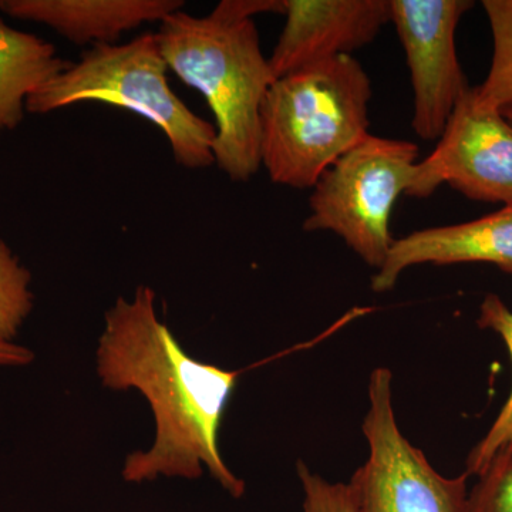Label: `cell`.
I'll return each instance as SVG.
<instances>
[{
  "mask_svg": "<svg viewBox=\"0 0 512 512\" xmlns=\"http://www.w3.org/2000/svg\"><path fill=\"white\" fill-rule=\"evenodd\" d=\"M156 299L147 285L131 298L121 296L104 315L97 342L101 386L143 394L156 424L153 444L128 454L121 477L133 484L161 477L192 481L207 470L231 497L241 498L245 483L220 450L221 421L239 372L188 355L158 318Z\"/></svg>",
  "mask_w": 512,
  "mask_h": 512,
  "instance_id": "cell-1",
  "label": "cell"
},
{
  "mask_svg": "<svg viewBox=\"0 0 512 512\" xmlns=\"http://www.w3.org/2000/svg\"><path fill=\"white\" fill-rule=\"evenodd\" d=\"M156 39L168 69L214 114V164L232 181L251 180L261 168V107L276 80L254 19L178 10L160 23Z\"/></svg>",
  "mask_w": 512,
  "mask_h": 512,
  "instance_id": "cell-2",
  "label": "cell"
},
{
  "mask_svg": "<svg viewBox=\"0 0 512 512\" xmlns=\"http://www.w3.org/2000/svg\"><path fill=\"white\" fill-rule=\"evenodd\" d=\"M370 99L372 83L353 56L276 79L261 107V167L272 183L312 190L369 134Z\"/></svg>",
  "mask_w": 512,
  "mask_h": 512,
  "instance_id": "cell-3",
  "label": "cell"
},
{
  "mask_svg": "<svg viewBox=\"0 0 512 512\" xmlns=\"http://www.w3.org/2000/svg\"><path fill=\"white\" fill-rule=\"evenodd\" d=\"M156 33L124 45H97L29 97L26 111L46 114L96 101L130 110L163 131L175 161L188 170L214 164V124L190 110L168 83Z\"/></svg>",
  "mask_w": 512,
  "mask_h": 512,
  "instance_id": "cell-4",
  "label": "cell"
},
{
  "mask_svg": "<svg viewBox=\"0 0 512 512\" xmlns=\"http://www.w3.org/2000/svg\"><path fill=\"white\" fill-rule=\"evenodd\" d=\"M419 147L367 134L313 185L306 232L330 231L379 271L393 247L390 217L416 175Z\"/></svg>",
  "mask_w": 512,
  "mask_h": 512,
  "instance_id": "cell-5",
  "label": "cell"
},
{
  "mask_svg": "<svg viewBox=\"0 0 512 512\" xmlns=\"http://www.w3.org/2000/svg\"><path fill=\"white\" fill-rule=\"evenodd\" d=\"M369 400L363 433L370 454L348 484L357 512H468L470 476H441L399 430L389 369L373 370Z\"/></svg>",
  "mask_w": 512,
  "mask_h": 512,
  "instance_id": "cell-6",
  "label": "cell"
},
{
  "mask_svg": "<svg viewBox=\"0 0 512 512\" xmlns=\"http://www.w3.org/2000/svg\"><path fill=\"white\" fill-rule=\"evenodd\" d=\"M448 184L473 201L512 204V124L477 99L458 101L436 148L416 165L407 197L426 200Z\"/></svg>",
  "mask_w": 512,
  "mask_h": 512,
  "instance_id": "cell-7",
  "label": "cell"
},
{
  "mask_svg": "<svg viewBox=\"0 0 512 512\" xmlns=\"http://www.w3.org/2000/svg\"><path fill=\"white\" fill-rule=\"evenodd\" d=\"M473 6L468 0H390V23L402 42L412 80V127L423 140H439L470 89L457 56L456 32Z\"/></svg>",
  "mask_w": 512,
  "mask_h": 512,
  "instance_id": "cell-8",
  "label": "cell"
},
{
  "mask_svg": "<svg viewBox=\"0 0 512 512\" xmlns=\"http://www.w3.org/2000/svg\"><path fill=\"white\" fill-rule=\"evenodd\" d=\"M284 15L269 57L276 79L370 45L390 23V0H285Z\"/></svg>",
  "mask_w": 512,
  "mask_h": 512,
  "instance_id": "cell-9",
  "label": "cell"
},
{
  "mask_svg": "<svg viewBox=\"0 0 512 512\" xmlns=\"http://www.w3.org/2000/svg\"><path fill=\"white\" fill-rule=\"evenodd\" d=\"M484 262L512 275V204L478 220L421 229L397 239L382 268L373 275L372 289L392 291L399 276L414 265H454Z\"/></svg>",
  "mask_w": 512,
  "mask_h": 512,
  "instance_id": "cell-10",
  "label": "cell"
},
{
  "mask_svg": "<svg viewBox=\"0 0 512 512\" xmlns=\"http://www.w3.org/2000/svg\"><path fill=\"white\" fill-rule=\"evenodd\" d=\"M181 0H0L10 18L49 26L74 45H114L123 33L161 23Z\"/></svg>",
  "mask_w": 512,
  "mask_h": 512,
  "instance_id": "cell-11",
  "label": "cell"
},
{
  "mask_svg": "<svg viewBox=\"0 0 512 512\" xmlns=\"http://www.w3.org/2000/svg\"><path fill=\"white\" fill-rule=\"evenodd\" d=\"M69 66L52 43L0 19V133L15 130L25 117L29 97Z\"/></svg>",
  "mask_w": 512,
  "mask_h": 512,
  "instance_id": "cell-12",
  "label": "cell"
},
{
  "mask_svg": "<svg viewBox=\"0 0 512 512\" xmlns=\"http://www.w3.org/2000/svg\"><path fill=\"white\" fill-rule=\"evenodd\" d=\"M477 325L481 329H490L503 340L510 353L512 363V311L495 293H488L480 305ZM512 450V387L510 396L501 407L497 419L491 424L490 430L471 450L467 458L468 476H478L487 470L491 461L498 454Z\"/></svg>",
  "mask_w": 512,
  "mask_h": 512,
  "instance_id": "cell-13",
  "label": "cell"
},
{
  "mask_svg": "<svg viewBox=\"0 0 512 512\" xmlns=\"http://www.w3.org/2000/svg\"><path fill=\"white\" fill-rule=\"evenodd\" d=\"M483 8L493 35V60L474 92L481 103L504 113L512 111V0H484Z\"/></svg>",
  "mask_w": 512,
  "mask_h": 512,
  "instance_id": "cell-14",
  "label": "cell"
},
{
  "mask_svg": "<svg viewBox=\"0 0 512 512\" xmlns=\"http://www.w3.org/2000/svg\"><path fill=\"white\" fill-rule=\"evenodd\" d=\"M32 274L0 239V340L15 342L35 306Z\"/></svg>",
  "mask_w": 512,
  "mask_h": 512,
  "instance_id": "cell-15",
  "label": "cell"
},
{
  "mask_svg": "<svg viewBox=\"0 0 512 512\" xmlns=\"http://www.w3.org/2000/svg\"><path fill=\"white\" fill-rule=\"evenodd\" d=\"M468 512H512V450L498 454L468 493Z\"/></svg>",
  "mask_w": 512,
  "mask_h": 512,
  "instance_id": "cell-16",
  "label": "cell"
},
{
  "mask_svg": "<svg viewBox=\"0 0 512 512\" xmlns=\"http://www.w3.org/2000/svg\"><path fill=\"white\" fill-rule=\"evenodd\" d=\"M303 494V512H357L348 484H330L303 461L296 464Z\"/></svg>",
  "mask_w": 512,
  "mask_h": 512,
  "instance_id": "cell-17",
  "label": "cell"
},
{
  "mask_svg": "<svg viewBox=\"0 0 512 512\" xmlns=\"http://www.w3.org/2000/svg\"><path fill=\"white\" fill-rule=\"evenodd\" d=\"M218 15L231 19H254L259 13H285V0H224L214 9Z\"/></svg>",
  "mask_w": 512,
  "mask_h": 512,
  "instance_id": "cell-18",
  "label": "cell"
},
{
  "mask_svg": "<svg viewBox=\"0 0 512 512\" xmlns=\"http://www.w3.org/2000/svg\"><path fill=\"white\" fill-rule=\"evenodd\" d=\"M35 360V353L16 342L0 340V367L28 366Z\"/></svg>",
  "mask_w": 512,
  "mask_h": 512,
  "instance_id": "cell-19",
  "label": "cell"
},
{
  "mask_svg": "<svg viewBox=\"0 0 512 512\" xmlns=\"http://www.w3.org/2000/svg\"><path fill=\"white\" fill-rule=\"evenodd\" d=\"M503 116L512 124V111H504Z\"/></svg>",
  "mask_w": 512,
  "mask_h": 512,
  "instance_id": "cell-20",
  "label": "cell"
}]
</instances>
